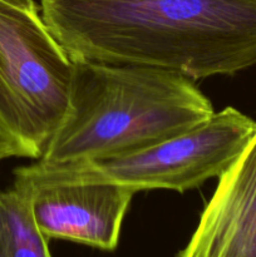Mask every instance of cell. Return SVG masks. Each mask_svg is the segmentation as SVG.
<instances>
[{
    "mask_svg": "<svg viewBox=\"0 0 256 257\" xmlns=\"http://www.w3.org/2000/svg\"><path fill=\"white\" fill-rule=\"evenodd\" d=\"M10 157H12V155L9 153V151H8L4 146L0 145V161L5 160V158H10Z\"/></svg>",
    "mask_w": 256,
    "mask_h": 257,
    "instance_id": "8",
    "label": "cell"
},
{
    "mask_svg": "<svg viewBox=\"0 0 256 257\" xmlns=\"http://www.w3.org/2000/svg\"><path fill=\"white\" fill-rule=\"evenodd\" d=\"M73 59L34 0H0V145L39 160L62 123Z\"/></svg>",
    "mask_w": 256,
    "mask_h": 257,
    "instance_id": "3",
    "label": "cell"
},
{
    "mask_svg": "<svg viewBox=\"0 0 256 257\" xmlns=\"http://www.w3.org/2000/svg\"><path fill=\"white\" fill-rule=\"evenodd\" d=\"M48 241L35 222L28 193L14 185L0 190V257H53Z\"/></svg>",
    "mask_w": 256,
    "mask_h": 257,
    "instance_id": "7",
    "label": "cell"
},
{
    "mask_svg": "<svg viewBox=\"0 0 256 257\" xmlns=\"http://www.w3.org/2000/svg\"><path fill=\"white\" fill-rule=\"evenodd\" d=\"M256 135V122L226 107L206 122L142 150L69 165L37 161L14 171L35 182H109L135 191L195 190L220 177Z\"/></svg>",
    "mask_w": 256,
    "mask_h": 257,
    "instance_id": "4",
    "label": "cell"
},
{
    "mask_svg": "<svg viewBox=\"0 0 256 257\" xmlns=\"http://www.w3.org/2000/svg\"><path fill=\"white\" fill-rule=\"evenodd\" d=\"M191 78L158 68L73 59L69 100L39 162L69 165L142 150L213 115Z\"/></svg>",
    "mask_w": 256,
    "mask_h": 257,
    "instance_id": "2",
    "label": "cell"
},
{
    "mask_svg": "<svg viewBox=\"0 0 256 257\" xmlns=\"http://www.w3.org/2000/svg\"><path fill=\"white\" fill-rule=\"evenodd\" d=\"M29 196L38 227L50 238L103 251L119 243L124 216L136 192L109 182H35L15 177Z\"/></svg>",
    "mask_w": 256,
    "mask_h": 257,
    "instance_id": "5",
    "label": "cell"
},
{
    "mask_svg": "<svg viewBox=\"0 0 256 257\" xmlns=\"http://www.w3.org/2000/svg\"><path fill=\"white\" fill-rule=\"evenodd\" d=\"M177 257H256V135L218 177Z\"/></svg>",
    "mask_w": 256,
    "mask_h": 257,
    "instance_id": "6",
    "label": "cell"
},
{
    "mask_svg": "<svg viewBox=\"0 0 256 257\" xmlns=\"http://www.w3.org/2000/svg\"><path fill=\"white\" fill-rule=\"evenodd\" d=\"M39 8L72 59L192 80L256 65V0H40Z\"/></svg>",
    "mask_w": 256,
    "mask_h": 257,
    "instance_id": "1",
    "label": "cell"
}]
</instances>
